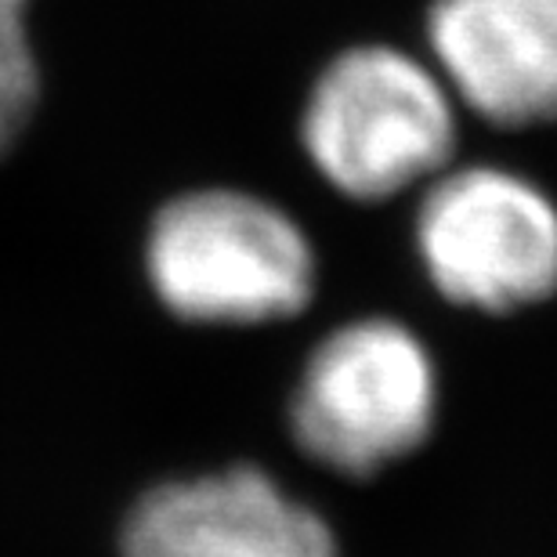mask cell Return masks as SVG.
I'll return each mask as SVG.
<instances>
[{
    "mask_svg": "<svg viewBox=\"0 0 557 557\" xmlns=\"http://www.w3.org/2000/svg\"><path fill=\"white\" fill-rule=\"evenodd\" d=\"M145 272L177 319L253 326L308 308L315 253L278 207L236 188H199L152 218Z\"/></svg>",
    "mask_w": 557,
    "mask_h": 557,
    "instance_id": "obj_1",
    "label": "cell"
},
{
    "mask_svg": "<svg viewBox=\"0 0 557 557\" xmlns=\"http://www.w3.org/2000/svg\"><path fill=\"white\" fill-rule=\"evenodd\" d=\"M300 138L333 188L351 199H387L449 163L453 95L406 51L366 44L322 70Z\"/></svg>",
    "mask_w": 557,
    "mask_h": 557,
    "instance_id": "obj_2",
    "label": "cell"
},
{
    "mask_svg": "<svg viewBox=\"0 0 557 557\" xmlns=\"http://www.w3.org/2000/svg\"><path fill=\"white\" fill-rule=\"evenodd\" d=\"M438 417V373L403 322L359 319L330 333L297 381L289 428L322 467L370 478L417 453Z\"/></svg>",
    "mask_w": 557,
    "mask_h": 557,
    "instance_id": "obj_3",
    "label": "cell"
},
{
    "mask_svg": "<svg viewBox=\"0 0 557 557\" xmlns=\"http://www.w3.org/2000/svg\"><path fill=\"white\" fill-rule=\"evenodd\" d=\"M417 250L456 305L493 315L540 305L557 289V207L529 177L463 166L423 196Z\"/></svg>",
    "mask_w": 557,
    "mask_h": 557,
    "instance_id": "obj_4",
    "label": "cell"
},
{
    "mask_svg": "<svg viewBox=\"0 0 557 557\" xmlns=\"http://www.w3.org/2000/svg\"><path fill=\"white\" fill-rule=\"evenodd\" d=\"M124 557H341L333 529L261 467L149 488L124 521Z\"/></svg>",
    "mask_w": 557,
    "mask_h": 557,
    "instance_id": "obj_5",
    "label": "cell"
},
{
    "mask_svg": "<svg viewBox=\"0 0 557 557\" xmlns=\"http://www.w3.org/2000/svg\"><path fill=\"white\" fill-rule=\"evenodd\" d=\"M428 40L449 95L488 124L557 116V0H434Z\"/></svg>",
    "mask_w": 557,
    "mask_h": 557,
    "instance_id": "obj_6",
    "label": "cell"
},
{
    "mask_svg": "<svg viewBox=\"0 0 557 557\" xmlns=\"http://www.w3.org/2000/svg\"><path fill=\"white\" fill-rule=\"evenodd\" d=\"M29 4L33 0H0V156L26 131L40 91Z\"/></svg>",
    "mask_w": 557,
    "mask_h": 557,
    "instance_id": "obj_7",
    "label": "cell"
}]
</instances>
